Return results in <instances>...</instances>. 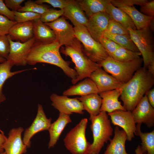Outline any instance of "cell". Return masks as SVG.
<instances>
[{
  "label": "cell",
  "mask_w": 154,
  "mask_h": 154,
  "mask_svg": "<svg viewBox=\"0 0 154 154\" xmlns=\"http://www.w3.org/2000/svg\"><path fill=\"white\" fill-rule=\"evenodd\" d=\"M49 9L44 5L38 4L35 1L29 0L26 1L24 5L21 6L17 11H29L42 15L46 12Z\"/></svg>",
  "instance_id": "33"
},
{
  "label": "cell",
  "mask_w": 154,
  "mask_h": 154,
  "mask_svg": "<svg viewBox=\"0 0 154 154\" xmlns=\"http://www.w3.org/2000/svg\"><path fill=\"white\" fill-rule=\"evenodd\" d=\"M13 65L12 62L7 60L3 62H0V105L6 100V97L3 93V88L6 80L16 74L31 69H24L12 72L11 70Z\"/></svg>",
  "instance_id": "29"
},
{
  "label": "cell",
  "mask_w": 154,
  "mask_h": 154,
  "mask_svg": "<svg viewBox=\"0 0 154 154\" xmlns=\"http://www.w3.org/2000/svg\"><path fill=\"white\" fill-rule=\"evenodd\" d=\"M111 3L114 6L124 11L133 21L137 30H140L149 27L153 17L146 16L138 11L134 6L126 5L119 0H111Z\"/></svg>",
  "instance_id": "19"
},
{
  "label": "cell",
  "mask_w": 154,
  "mask_h": 154,
  "mask_svg": "<svg viewBox=\"0 0 154 154\" xmlns=\"http://www.w3.org/2000/svg\"><path fill=\"white\" fill-rule=\"evenodd\" d=\"M1 131V133H0V153L4 151L3 146L7 138L5 136L3 132Z\"/></svg>",
  "instance_id": "46"
},
{
  "label": "cell",
  "mask_w": 154,
  "mask_h": 154,
  "mask_svg": "<svg viewBox=\"0 0 154 154\" xmlns=\"http://www.w3.org/2000/svg\"><path fill=\"white\" fill-rule=\"evenodd\" d=\"M17 23L16 21H11L5 16L0 14V35H8L11 27Z\"/></svg>",
  "instance_id": "38"
},
{
  "label": "cell",
  "mask_w": 154,
  "mask_h": 154,
  "mask_svg": "<svg viewBox=\"0 0 154 154\" xmlns=\"http://www.w3.org/2000/svg\"><path fill=\"white\" fill-rule=\"evenodd\" d=\"M108 115L112 123L122 128L127 134V140L131 141L135 135L137 130L131 111L117 110Z\"/></svg>",
  "instance_id": "13"
},
{
  "label": "cell",
  "mask_w": 154,
  "mask_h": 154,
  "mask_svg": "<svg viewBox=\"0 0 154 154\" xmlns=\"http://www.w3.org/2000/svg\"><path fill=\"white\" fill-rule=\"evenodd\" d=\"M34 37L35 42L43 44L52 43L56 40L55 34L48 26L40 19L33 21Z\"/></svg>",
  "instance_id": "23"
},
{
  "label": "cell",
  "mask_w": 154,
  "mask_h": 154,
  "mask_svg": "<svg viewBox=\"0 0 154 154\" xmlns=\"http://www.w3.org/2000/svg\"><path fill=\"white\" fill-rule=\"evenodd\" d=\"M10 44L8 35H0V57L7 60L10 51Z\"/></svg>",
  "instance_id": "39"
},
{
  "label": "cell",
  "mask_w": 154,
  "mask_h": 154,
  "mask_svg": "<svg viewBox=\"0 0 154 154\" xmlns=\"http://www.w3.org/2000/svg\"><path fill=\"white\" fill-rule=\"evenodd\" d=\"M100 42L103 46L109 56L112 58L116 50L121 46L113 40L104 37H101Z\"/></svg>",
  "instance_id": "37"
},
{
  "label": "cell",
  "mask_w": 154,
  "mask_h": 154,
  "mask_svg": "<svg viewBox=\"0 0 154 154\" xmlns=\"http://www.w3.org/2000/svg\"><path fill=\"white\" fill-rule=\"evenodd\" d=\"M64 10L63 15L68 19L74 27L79 25L87 26L88 19L76 0H68Z\"/></svg>",
  "instance_id": "20"
},
{
  "label": "cell",
  "mask_w": 154,
  "mask_h": 154,
  "mask_svg": "<svg viewBox=\"0 0 154 154\" xmlns=\"http://www.w3.org/2000/svg\"><path fill=\"white\" fill-rule=\"evenodd\" d=\"M8 35L12 40L28 41L34 37L33 21L17 23L10 29Z\"/></svg>",
  "instance_id": "25"
},
{
  "label": "cell",
  "mask_w": 154,
  "mask_h": 154,
  "mask_svg": "<svg viewBox=\"0 0 154 154\" xmlns=\"http://www.w3.org/2000/svg\"><path fill=\"white\" fill-rule=\"evenodd\" d=\"M121 3L128 6H133L134 5L141 6L148 1L147 0H119Z\"/></svg>",
  "instance_id": "44"
},
{
  "label": "cell",
  "mask_w": 154,
  "mask_h": 154,
  "mask_svg": "<svg viewBox=\"0 0 154 154\" xmlns=\"http://www.w3.org/2000/svg\"><path fill=\"white\" fill-rule=\"evenodd\" d=\"M104 33L113 34L129 35L128 29L118 23L110 19Z\"/></svg>",
  "instance_id": "34"
},
{
  "label": "cell",
  "mask_w": 154,
  "mask_h": 154,
  "mask_svg": "<svg viewBox=\"0 0 154 154\" xmlns=\"http://www.w3.org/2000/svg\"><path fill=\"white\" fill-rule=\"evenodd\" d=\"M64 9L57 10L50 9L43 14L41 15L40 20L43 23H46L54 21L63 15Z\"/></svg>",
  "instance_id": "36"
},
{
  "label": "cell",
  "mask_w": 154,
  "mask_h": 154,
  "mask_svg": "<svg viewBox=\"0 0 154 154\" xmlns=\"http://www.w3.org/2000/svg\"><path fill=\"white\" fill-rule=\"evenodd\" d=\"M82 103L84 110L90 116H96L100 112L102 99L98 94H92L78 98Z\"/></svg>",
  "instance_id": "28"
},
{
  "label": "cell",
  "mask_w": 154,
  "mask_h": 154,
  "mask_svg": "<svg viewBox=\"0 0 154 154\" xmlns=\"http://www.w3.org/2000/svg\"><path fill=\"white\" fill-rule=\"evenodd\" d=\"M7 60L5 58H3L2 57H0V62H2L5 60Z\"/></svg>",
  "instance_id": "48"
},
{
  "label": "cell",
  "mask_w": 154,
  "mask_h": 154,
  "mask_svg": "<svg viewBox=\"0 0 154 154\" xmlns=\"http://www.w3.org/2000/svg\"><path fill=\"white\" fill-rule=\"evenodd\" d=\"M24 0H5L4 2L7 7L13 12L17 11Z\"/></svg>",
  "instance_id": "43"
},
{
  "label": "cell",
  "mask_w": 154,
  "mask_h": 154,
  "mask_svg": "<svg viewBox=\"0 0 154 154\" xmlns=\"http://www.w3.org/2000/svg\"><path fill=\"white\" fill-rule=\"evenodd\" d=\"M135 154H145L142 151L140 145H138L135 150Z\"/></svg>",
  "instance_id": "47"
},
{
  "label": "cell",
  "mask_w": 154,
  "mask_h": 154,
  "mask_svg": "<svg viewBox=\"0 0 154 154\" xmlns=\"http://www.w3.org/2000/svg\"><path fill=\"white\" fill-rule=\"evenodd\" d=\"M142 58L127 62H120L108 56L98 63L107 73L120 82L125 83L132 78L135 72L141 67Z\"/></svg>",
  "instance_id": "5"
},
{
  "label": "cell",
  "mask_w": 154,
  "mask_h": 154,
  "mask_svg": "<svg viewBox=\"0 0 154 154\" xmlns=\"http://www.w3.org/2000/svg\"><path fill=\"white\" fill-rule=\"evenodd\" d=\"M90 127L92 132L93 141L91 144L89 154H99L104 144L110 139L113 129L108 115L101 111L96 116H90Z\"/></svg>",
  "instance_id": "4"
},
{
  "label": "cell",
  "mask_w": 154,
  "mask_h": 154,
  "mask_svg": "<svg viewBox=\"0 0 154 154\" xmlns=\"http://www.w3.org/2000/svg\"><path fill=\"white\" fill-rule=\"evenodd\" d=\"M90 78L96 84L100 93L117 89L124 83L109 74L100 67L93 72Z\"/></svg>",
  "instance_id": "16"
},
{
  "label": "cell",
  "mask_w": 154,
  "mask_h": 154,
  "mask_svg": "<svg viewBox=\"0 0 154 154\" xmlns=\"http://www.w3.org/2000/svg\"><path fill=\"white\" fill-rule=\"evenodd\" d=\"M131 39L143 57V67L154 64L153 39L152 31L147 27L140 30L128 29Z\"/></svg>",
  "instance_id": "7"
},
{
  "label": "cell",
  "mask_w": 154,
  "mask_h": 154,
  "mask_svg": "<svg viewBox=\"0 0 154 154\" xmlns=\"http://www.w3.org/2000/svg\"><path fill=\"white\" fill-rule=\"evenodd\" d=\"M135 123L145 124L150 128L154 125V108L145 94L131 111Z\"/></svg>",
  "instance_id": "14"
},
{
  "label": "cell",
  "mask_w": 154,
  "mask_h": 154,
  "mask_svg": "<svg viewBox=\"0 0 154 154\" xmlns=\"http://www.w3.org/2000/svg\"><path fill=\"white\" fill-rule=\"evenodd\" d=\"M88 119L84 118L67 134L63 139L66 148L72 154H89L91 144L86 136Z\"/></svg>",
  "instance_id": "8"
},
{
  "label": "cell",
  "mask_w": 154,
  "mask_h": 154,
  "mask_svg": "<svg viewBox=\"0 0 154 154\" xmlns=\"http://www.w3.org/2000/svg\"><path fill=\"white\" fill-rule=\"evenodd\" d=\"M109 19L105 12L99 13L89 17L86 27L95 40L100 42L106 30Z\"/></svg>",
  "instance_id": "17"
},
{
  "label": "cell",
  "mask_w": 154,
  "mask_h": 154,
  "mask_svg": "<svg viewBox=\"0 0 154 154\" xmlns=\"http://www.w3.org/2000/svg\"><path fill=\"white\" fill-rule=\"evenodd\" d=\"M75 37L82 43L84 54L97 63L109 56L102 45L91 36L86 27L79 25L74 27Z\"/></svg>",
  "instance_id": "6"
},
{
  "label": "cell",
  "mask_w": 154,
  "mask_h": 154,
  "mask_svg": "<svg viewBox=\"0 0 154 154\" xmlns=\"http://www.w3.org/2000/svg\"><path fill=\"white\" fill-rule=\"evenodd\" d=\"M139 52L133 51L121 46L119 47L113 54L112 58L120 62H127L140 58Z\"/></svg>",
  "instance_id": "32"
},
{
  "label": "cell",
  "mask_w": 154,
  "mask_h": 154,
  "mask_svg": "<svg viewBox=\"0 0 154 154\" xmlns=\"http://www.w3.org/2000/svg\"><path fill=\"white\" fill-rule=\"evenodd\" d=\"M150 105L154 108V88L151 89L145 94Z\"/></svg>",
  "instance_id": "45"
},
{
  "label": "cell",
  "mask_w": 154,
  "mask_h": 154,
  "mask_svg": "<svg viewBox=\"0 0 154 154\" xmlns=\"http://www.w3.org/2000/svg\"><path fill=\"white\" fill-rule=\"evenodd\" d=\"M52 119L47 117L41 104L38 105L37 114L31 125L25 131L23 141L27 148L31 147V139L36 134L40 131L48 130Z\"/></svg>",
  "instance_id": "11"
},
{
  "label": "cell",
  "mask_w": 154,
  "mask_h": 154,
  "mask_svg": "<svg viewBox=\"0 0 154 154\" xmlns=\"http://www.w3.org/2000/svg\"><path fill=\"white\" fill-rule=\"evenodd\" d=\"M141 12L147 16H154V0L147 1L140 6Z\"/></svg>",
  "instance_id": "41"
},
{
  "label": "cell",
  "mask_w": 154,
  "mask_h": 154,
  "mask_svg": "<svg viewBox=\"0 0 154 154\" xmlns=\"http://www.w3.org/2000/svg\"><path fill=\"white\" fill-rule=\"evenodd\" d=\"M141 125L137 124L136 125L135 134L140 137L141 148L145 154H154V130L149 132H143L141 130Z\"/></svg>",
  "instance_id": "30"
},
{
  "label": "cell",
  "mask_w": 154,
  "mask_h": 154,
  "mask_svg": "<svg viewBox=\"0 0 154 154\" xmlns=\"http://www.w3.org/2000/svg\"><path fill=\"white\" fill-rule=\"evenodd\" d=\"M71 122L70 115L59 113L58 117L51 123L48 130L50 136L48 148L54 147L64 128L68 124Z\"/></svg>",
  "instance_id": "22"
},
{
  "label": "cell",
  "mask_w": 154,
  "mask_h": 154,
  "mask_svg": "<svg viewBox=\"0 0 154 154\" xmlns=\"http://www.w3.org/2000/svg\"><path fill=\"white\" fill-rule=\"evenodd\" d=\"M61 46L56 40L47 44L35 41L27 58V64L34 65L44 63L52 64L60 68L71 81L75 80L77 76L76 72L70 66V62L65 61L62 57L60 51Z\"/></svg>",
  "instance_id": "1"
},
{
  "label": "cell",
  "mask_w": 154,
  "mask_h": 154,
  "mask_svg": "<svg viewBox=\"0 0 154 154\" xmlns=\"http://www.w3.org/2000/svg\"><path fill=\"white\" fill-rule=\"evenodd\" d=\"M76 1L89 17L105 12L106 7L111 0H77Z\"/></svg>",
  "instance_id": "27"
},
{
  "label": "cell",
  "mask_w": 154,
  "mask_h": 154,
  "mask_svg": "<svg viewBox=\"0 0 154 154\" xmlns=\"http://www.w3.org/2000/svg\"><path fill=\"white\" fill-rule=\"evenodd\" d=\"M15 21L18 23H24L40 19L41 15L31 12H14Z\"/></svg>",
  "instance_id": "35"
},
{
  "label": "cell",
  "mask_w": 154,
  "mask_h": 154,
  "mask_svg": "<svg viewBox=\"0 0 154 154\" xmlns=\"http://www.w3.org/2000/svg\"><path fill=\"white\" fill-rule=\"evenodd\" d=\"M124 84L120 87L112 90L102 92L99 94L102 99L100 111L108 113L117 110L126 111L119 101Z\"/></svg>",
  "instance_id": "18"
},
{
  "label": "cell",
  "mask_w": 154,
  "mask_h": 154,
  "mask_svg": "<svg viewBox=\"0 0 154 154\" xmlns=\"http://www.w3.org/2000/svg\"><path fill=\"white\" fill-rule=\"evenodd\" d=\"M0 154H6L5 152L4 151L2 153H0Z\"/></svg>",
  "instance_id": "49"
},
{
  "label": "cell",
  "mask_w": 154,
  "mask_h": 154,
  "mask_svg": "<svg viewBox=\"0 0 154 154\" xmlns=\"http://www.w3.org/2000/svg\"><path fill=\"white\" fill-rule=\"evenodd\" d=\"M50 99L52 102V106L60 113L69 115L73 113L84 114L82 103L78 98H70L66 96L53 93L50 96Z\"/></svg>",
  "instance_id": "12"
},
{
  "label": "cell",
  "mask_w": 154,
  "mask_h": 154,
  "mask_svg": "<svg viewBox=\"0 0 154 154\" xmlns=\"http://www.w3.org/2000/svg\"><path fill=\"white\" fill-rule=\"evenodd\" d=\"M24 130L22 127H19L13 128L10 131L3 146L6 154H24L27 153V147L21 138Z\"/></svg>",
  "instance_id": "15"
},
{
  "label": "cell",
  "mask_w": 154,
  "mask_h": 154,
  "mask_svg": "<svg viewBox=\"0 0 154 154\" xmlns=\"http://www.w3.org/2000/svg\"><path fill=\"white\" fill-rule=\"evenodd\" d=\"M0 14L5 16L11 21H15L14 12L7 7L2 0H0Z\"/></svg>",
  "instance_id": "42"
},
{
  "label": "cell",
  "mask_w": 154,
  "mask_h": 154,
  "mask_svg": "<svg viewBox=\"0 0 154 154\" xmlns=\"http://www.w3.org/2000/svg\"><path fill=\"white\" fill-rule=\"evenodd\" d=\"M99 91L95 83L89 78L70 86L64 91L63 95L84 96L92 94H99Z\"/></svg>",
  "instance_id": "21"
},
{
  "label": "cell",
  "mask_w": 154,
  "mask_h": 154,
  "mask_svg": "<svg viewBox=\"0 0 154 154\" xmlns=\"http://www.w3.org/2000/svg\"><path fill=\"white\" fill-rule=\"evenodd\" d=\"M61 52L71 58L75 64L74 69L77 74L76 78L71 81L75 84L78 81L90 78L92 73L100 67L99 65L91 60L83 51L81 42L76 38L71 44L61 48Z\"/></svg>",
  "instance_id": "3"
},
{
  "label": "cell",
  "mask_w": 154,
  "mask_h": 154,
  "mask_svg": "<svg viewBox=\"0 0 154 154\" xmlns=\"http://www.w3.org/2000/svg\"><path fill=\"white\" fill-rule=\"evenodd\" d=\"M45 24L54 31L56 40L61 46L71 45L76 38L74 27L63 17L53 22Z\"/></svg>",
  "instance_id": "9"
},
{
  "label": "cell",
  "mask_w": 154,
  "mask_h": 154,
  "mask_svg": "<svg viewBox=\"0 0 154 154\" xmlns=\"http://www.w3.org/2000/svg\"><path fill=\"white\" fill-rule=\"evenodd\" d=\"M68 0H37L35 2L40 5L47 3L54 8H58L60 9H64L66 6Z\"/></svg>",
  "instance_id": "40"
},
{
  "label": "cell",
  "mask_w": 154,
  "mask_h": 154,
  "mask_svg": "<svg viewBox=\"0 0 154 154\" xmlns=\"http://www.w3.org/2000/svg\"><path fill=\"white\" fill-rule=\"evenodd\" d=\"M9 39L10 48L7 60L12 62L14 65L25 66L27 64L28 56L35 42L34 37L24 42H21L19 41H14L9 35Z\"/></svg>",
  "instance_id": "10"
},
{
  "label": "cell",
  "mask_w": 154,
  "mask_h": 154,
  "mask_svg": "<svg viewBox=\"0 0 154 154\" xmlns=\"http://www.w3.org/2000/svg\"><path fill=\"white\" fill-rule=\"evenodd\" d=\"M114 135L107 147L103 154H129L125 149V142L127 140V134L123 130H120L116 126L114 131Z\"/></svg>",
  "instance_id": "24"
},
{
  "label": "cell",
  "mask_w": 154,
  "mask_h": 154,
  "mask_svg": "<svg viewBox=\"0 0 154 154\" xmlns=\"http://www.w3.org/2000/svg\"><path fill=\"white\" fill-rule=\"evenodd\" d=\"M154 84V76L141 67L131 79L124 84L120 99L126 111H132Z\"/></svg>",
  "instance_id": "2"
},
{
  "label": "cell",
  "mask_w": 154,
  "mask_h": 154,
  "mask_svg": "<svg viewBox=\"0 0 154 154\" xmlns=\"http://www.w3.org/2000/svg\"><path fill=\"white\" fill-rule=\"evenodd\" d=\"M105 12L110 19L118 23L126 29H136L129 16L122 9L114 6L111 2L107 5Z\"/></svg>",
  "instance_id": "26"
},
{
  "label": "cell",
  "mask_w": 154,
  "mask_h": 154,
  "mask_svg": "<svg viewBox=\"0 0 154 154\" xmlns=\"http://www.w3.org/2000/svg\"><path fill=\"white\" fill-rule=\"evenodd\" d=\"M103 37L113 40L120 46L128 50L139 52L129 35L113 34L104 33Z\"/></svg>",
  "instance_id": "31"
}]
</instances>
